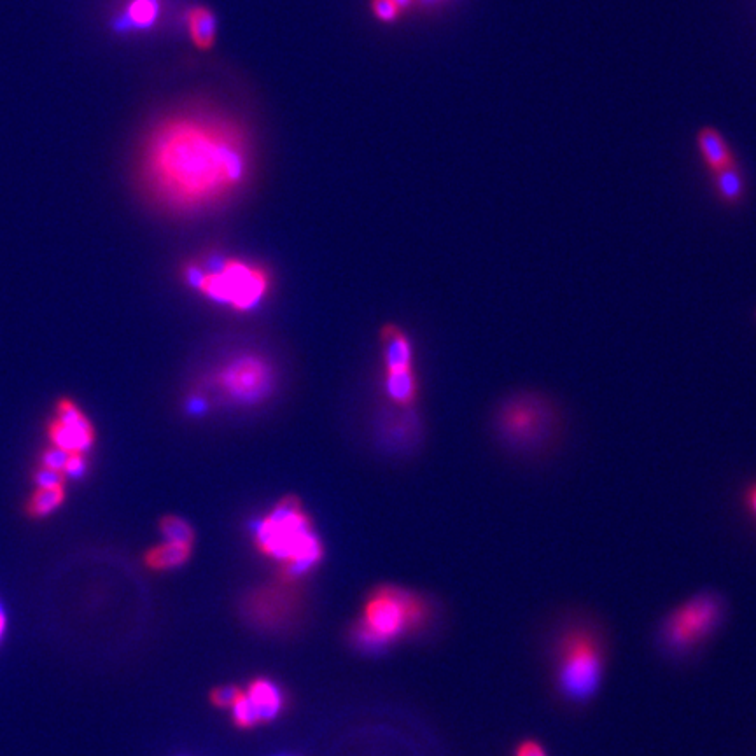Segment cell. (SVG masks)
Wrapping results in <instances>:
<instances>
[{"label":"cell","instance_id":"1","mask_svg":"<svg viewBox=\"0 0 756 756\" xmlns=\"http://www.w3.org/2000/svg\"><path fill=\"white\" fill-rule=\"evenodd\" d=\"M251 174L249 133L238 119L212 107L165 116L140 149V188L158 209L177 216L221 207Z\"/></svg>","mask_w":756,"mask_h":756},{"label":"cell","instance_id":"2","mask_svg":"<svg viewBox=\"0 0 756 756\" xmlns=\"http://www.w3.org/2000/svg\"><path fill=\"white\" fill-rule=\"evenodd\" d=\"M254 545L277 560L289 581L310 573L322 560V543L300 499L286 496L254 527Z\"/></svg>","mask_w":756,"mask_h":756},{"label":"cell","instance_id":"3","mask_svg":"<svg viewBox=\"0 0 756 756\" xmlns=\"http://www.w3.org/2000/svg\"><path fill=\"white\" fill-rule=\"evenodd\" d=\"M559 406L538 391H518L497 406L494 431L503 447L518 455L545 452L559 436Z\"/></svg>","mask_w":756,"mask_h":756},{"label":"cell","instance_id":"4","mask_svg":"<svg viewBox=\"0 0 756 756\" xmlns=\"http://www.w3.org/2000/svg\"><path fill=\"white\" fill-rule=\"evenodd\" d=\"M553 667L564 699H592L604 674V646L599 632L585 623H573L562 630L553 646Z\"/></svg>","mask_w":756,"mask_h":756},{"label":"cell","instance_id":"5","mask_svg":"<svg viewBox=\"0 0 756 756\" xmlns=\"http://www.w3.org/2000/svg\"><path fill=\"white\" fill-rule=\"evenodd\" d=\"M184 279L198 293L238 312L256 307L272 284L266 268L237 258L219 263L191 261L184 268Z\"/></svg>","mask_w":756,"mask_h":756},{"label":"cell","instance_id":"6","mask_svg":"<svg viewBox=\"0 0 756 756\" xmlns=\"http://www.w3.org/2000/svg\"><path fill=\"white\" fill-rule=\"evenodd\" d=\"M427 618L426 602L410 590L380 587L368 597L352 639L364 651H380Z\"/></svg>","mask_w":756,"mask_h":756},{"label":"cell","instance_id":"7","mask_svg":"<svg viewBox=\"0 0 756 756\" xmlns=\"http://www.w3.org/2000/svg\"><path fill=\"white\" fill-rule=\"evenodd\" d=\"M723 618V602L716 594H699L679 604L665 618L660 639L672 653H688L714 634Z\"/></svg>","mask_w":756,"mask_h":756},{"label":"cell","instance_id":"8","mask_svg":"<svg viewBox=\"0 0 756 756\" xmlns=\"http://www.w3.org/2000/svg\"><path fill=\"white\" fill-rule=\"evenodd\" d=\"M270 382V366L258 356L237 357L224 364L216 375L219 391L235 401H256L265 396Z\"/></svg>","mask_w":756,"mask_h":756},{"label":"cell","instance_id":"9","mask_svg":"<svg viewBox=\"0 0 756 756\" xmlns=\"http://www.w3.org/2000/svg\"><path fill=\"white\" fill-rule=\"evenodd\" d=\"M48 438L51 447L67 454H84L95 445L97 433L83 410L72 401L62 399L49 422Z\"/></svg>","mask_w":756,"mask_h":756},{"label":"cell","instance_id":"10","mask_svg":"<svg viewBox=\"0 0 756 756\" xmlns=\"http://www.w3.org/2000/svg\"><path fill=\"white\" fill-rule=\"evenodd\" d=\"M385 375L413 370V349L408 336L394 324L382 329Z\"/></svg>","mask_w":756,"mask_h":756},{"label":"cell","instance_id":"11","mask_svg":"<svg viewBox=\"0 0 756 756\" xmlns=\"http://www.w3.org/2000/svg\"><path fill=\"white\" fill-rule=\"evenodd\" d=\"M247 697L258 714L259 723L272 721L284 709V692L272 679L258 678L252 681L247 690Z\"/></svg>","mask_w":756,"mask_h":756},{"label":"cell","instance_id":"12","mask_svg":"<svg viewBox=\"0 0 756 756\" xmlns=\"http://www.w3.org/2000/svg\"><path fill=\"white\" fill-rule=\"evenodd\" d=\"M697 146H699L702 160L706 163V167L711 170V174L737 161L732 154V149L723 139V135L711 126H706L697 133Z\"/></svg>","mask_w":756,"mask_h":756},{"label":"cell","instance_id":"13","mask_svg":"<svg viewBox=\"0 0 756 756\" xmlns=\"http://www.w3.org/2000/svg\"><path fill=\"white\" fill-rule=\"evenodd\" d=\"M713 181L714 191L725 205H739L746 195V182L737 161L714 172Z\"/></svg>","mask_w":756,"mask_h":756},{"label":"cell","instance_id":"14","mask_svg":"<svg viewBox=\"0 0 756 756\" xmlns=\"http://www.w3.org/2000/svg\"><path fill=\"white\" fill-rule=\"evenodd\" d=\"M191 550H193L191 545L163 541L161 545L153 546L151 550H147L144 562L153 571H170V569L186 564L191 557Z\"/></svg>","mask_w":756,"mask_h":756},{"label":"cell","instance_id":"15","mask_svg":"<svg viewBox=\"0 0 756 756\" xmlns=\"http://www.w3.org/2000/svg\"><path fill=\"white\" fill-rule=\"evenodd\" d=\"M188 32L196 48L207 51L216 42V16L207 7H191L188 11Z\"/></svg>","mask_w":756,"mask_h":756},{"label":"cell","instance_id":"16","mask_svg":"<svg viewBox=\"0 0 756 756\" xmlns=\"http://www.w3.org/2000/svg\"><path fill=\"white\" fill-rule=\"evenodd\" d=\"M65 482L37 485L27 503V513L32 518H44L55 513L65 503Z\"/></svg>","mask_w":756,"mask_h":756},{"label":"cell","instance_id":"17","mask_svg":"<svg viewBox=\"0 0 756 756\" xmlns=\"http://www.w3.org/2000/svg\"><path fill=\"white\" fill-rule=\"evenodd\" d=\"M385 391L394 405H415V401L419 398V380L415 371H401V373L385 375Z\"/></svg>","mask_w":756,"mask_h":756},{"label":"cell","instance_id":"18","mask_svg":"<svg viewBox=\"0 0 756 756\" xmlns=\"http://www.w3.org/2000/svg\"><path fill=\"white\" fill-rule=\"evenodd\" d=\"M160 14L158 0H130L121 18L116 21L119 30L130 28H151Z\"/></svg>","mask_w":756,"mask_h":756},{"label":"cell","instance_id":"19","mask_svg":"<svg viewBox=\"0 0 756 756\" xmlns=\"http://www.w3.org/2000/svg\"><path fill=\"white\" fill-rule=\"evenodd\" d=\"M160 531L165 541H170V543L191 546L195 543V531L184 518L174 517V515L161 518Z\"/></svg>","mask_w":756,"mask_h":756},{"label":"cell","instance_id":"20","mask_svg":"<svg viewBox=\"0 0 756 756\" xmlns=\"http://www.w3.org/2000/svg\"><path fill=\"white\" fill-rule=\"evenodd\" d=\"M231 713H233V721L237 723L240 728H252L259 725V718L254 706H252L251 700L247 697V693L240 692L237 695V699L233 700L231 704Z\"/></svg>","mask_w":756,"mask_h":756},{"label":"cell","instance_id":"21","mask_svg":"<svg viewBox=\"0 0 756 756\" xmlns=\"http://www.w3.org/2000/svg\"><path fill=\"white\" fill-rule=\"evenodd\" d=\"M371 11L380 21H396L401 14L398 4L394 0H371Z\"/></svg>","mask_w":756,"mask_h":756},{"label":"cell","instance_id":"22","mask_svg":"<svg viewBox=\"0 0 756 756\" xmlns=\"http://www.w3.org/2000/svg\"><path fill=\"white\" fill-rule=\"evenodd\" d=\"M238 693H240V688L237 686H221L212 692V702L217 707H230L233 700L237 699Z\"/></svg>","mask_w":756,"mask_h":756},{"label":"cell","instance_id":"23","mask_svg":"<svg viewBox=\"0 0 756 756\" xmlns=\"http://www.w3.org/2000/svg\"><path fill=\"white\" fill-rule=\"evenodd\" d=\"M742 499H744V506H746L749 515L756 520V480L748 483V487L744 489Z\"/></svg>","mask_w":756,"mask_h":756},{"label":"cell","instance_id":"24","mask_svg":"<svg viewBox=\"0 0 756 756\" xmlns=\"http://www.w3.org/2000/svg\"><path fill=\"white\" fill-rule=\"evenodd\" d=\"M515 756H546L545 749L539 746L538 742L527 741L522 742L517 748V755Z\"/></svg>","mask_w":756,"mask_h":756},{"label":"cell","instance_id":"25","mask_svg":"<svg viewBox=\"0 0 756 756\" xmlns=\"http://www.w3.org/2000/svg\"><path fill=\"white\" fill-rule=\"evenodd\" d=\"M7 632V613L4 604L0 602V643L4 641Z\"/></svg>","mask_w":756,"mask_h":756},{"label":"cell","instance_id":"26","mask_svg":"<svg viewBox=\"0 0 756 756\" xmlns=\"http://www.w3.org/2000/svg\"><path fill=\"white\" fill-rule=\"evenodd\" d=\"M394 2L398 4L401 11H403V9H408V7H412L413 4H415V0H394Z\"/></svg>","mask_w":756,"mask_h":756},{"label":"cell","instance_id":"27","mask_svg":"<svg viewBox=\"0 0 756 756\" xmlns=\"http://www.w3.org/2000/svg\"><path fill=\"white\" fill-rule=\"evenodd\" d=\"M755 319H756V312H755Z\"/></svg>","mask_w":756,"mask_h":756}]
</instances>
